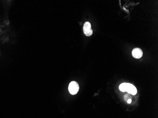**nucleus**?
Masks as SVG:
<instances>
[{
    "label": "nucleus",
    "mask_w": 158,
    "mask_h": 118,
    "mask_svg": "<svg viewBox=\"0 0 158 118\" xmlns=\"http://www.w3.org/2000/svg\"><path fill=\"white\" fill-rule=\"evenodd\" d=\"M68 90L71 94L73 95L76 94L79 90V86L78 84L75 81L71 82L69 85Z\"/></svg>",
    "instance_id": "1"
},
{
    "label": "nucleus",
    "mask_w": 158,
    "mask_h": 118,
    "mask_svg": "<svg viewBox=\"0 0 158 118\" xmlns=\"http://www.w3.org/2000/svg\"><path fill=\"white\" fill-rule=\"evenodd\" d=\"M83 32L86 36H92L93 34V30L92 28L91 24L89 22H86L83 26Z\"/></svg>",
    "instance_id": "2"
},
{
    "label": "nucleus",
    "mask_w": 158,
    "mask_h": 118,
    "mask_svg": "<svg viewBox=\"0 0 158 118\" xmlns=\"http://www.w3.org/2000/svg\"><path fill=\"white\" fill-rule=\"evenodd\" d=\"M125 92H127L128 93L131 94L133 95H135L137 94V90L136 88L133 85L126 83Z\"/></svg>",
    "instance_id": "3"
},
{
    "label": "nucleus",
    "mask_w": 158,
    "mask_h": 118,
    "mask_svg": "<svg viewBox=\"0 0 158 118\" xmlns=\"http://www.w3.org/2000/svg\"><path fill=\"white\" fill-rule=\"evenodd\" d=\"M132 55L135 58H141L143 56V51L139 48H135L132 51Z\"/></svg>",
    "instance_id": "4"
},
{
    "label": "nucleus",
    "mask_w": 158,
    "mask_h": 118,
    "mask_svg": "<svg viewBox=\"0 0 158 118\" xmlns=\"http://www.w3.org/2000/svg\"><path fill=\"white\" fill-rule=\"evenodd\" d=\"M125 86H126V83H122L119 86V89L122 92H125Z\"/></svg>",
    "instance_id": "5"
},
{
    "label": "nucleus",
    "mask_w": 158,
    "mask_h": 118,
    "mask_svg": "<svg viewBox=\"0 0 158 118\" xmlns=\"http://www.w3.org/2000/svg\"><path fill=\"white\" fill-rule=\"evenodd\" d=\"M131 102H132V100H131V99H128V103H129H129H131Z\"/></svg>",
    "instance_id": "6"
}]
</instances>
